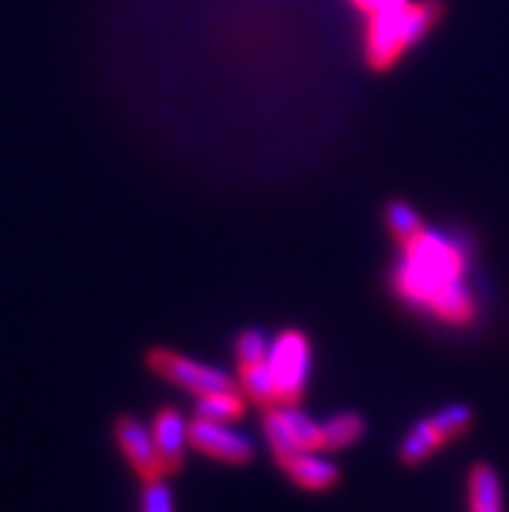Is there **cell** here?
<instances>
[{
	"mask_svg": "<svg viewBox=\"0 0 509 512\" xmlns=\"http://www.w3.org/2000/svg\"><path fill=\"white\" fill-rule=\"evenodd\" d=\"M473 409L465 403H450L445 409H439L437 414L424 416L419 422L408 429V435L403 437L398 448L400 463L406 466H421L429 458L439 453V450L463 437L468 429L473 427Z\"/></svg>",
	"mask_w": 509,
	"mask_h": 512,
	"instance_id": "obj_3",
	"label": "cell"
},
{
	"mask_svg": "<svg viewBox=\"0 0 509 512\" xmlns=\"http://www.w3.org/2000/svg\"><path fill=\"white\" fill-rule=\"evenodd\" d=\"M151 432H154L156 448L167 466V474H177L185 466V455L190 448V422L177 409H162L156 411Z\"/></svg>",
	"mask_w": 509,
	"mask_h": 512,
	"instance_id": "obj_10",
	"label": "cell"
},
{
	"mask_svg": "<svg viewBox=\"0 0 509 512\" xmlns=\"http://www.w3.org/2000/svg\"><path fill=\"white\" fill-rule=\"evenodd\" d=\"M364 419L354 411H343V414L330 416L328 422H323L325 432V453H338V450H346L351 445L364 437Z\"/></svg>",
	"mask_w": 509,
	"mask_h": 512,
	"instance_id": "obj_14",
	"label": "cell"
},
{
	"mask_svg": "<svg viewBox=\"0 0 509 512\" xmlns=\"http://www.w3.org/2000/svg\"><path fill=\"white\" fill-rule=\"evenodd\" d=\"M465 492H468V512H504L502 476L491 463H473Z\"/></svg>",
	"mask_w": 509,
	"mask_h": 512,
	"instance_id": "obj_11",
	"label": "cell"
},
{
	"mask_svg": "<svg viewBox=\"0 0 509 512\" xmlns=\"http://www.w3.org/2000/svg\"><path fill=\"white\" fill-rule=\"evenodd\" d=\"M234 351H237L239 364L263 362V359H268V354H271V341L265 338L263 331H242L237 336Z\"/></svg>",
	"mask_w": 509,
	"mask_h": 512,
	"instance_id": "obj_17",
	"label": "cell"
},
{
	"mask_svg": "<svg viewBox=\"0 0 509 512\" xmlns=\"http://www.w3.org/2000/svg\"><path fill=\"white\" fill-rule=\"evenodd\" d=\"M312 362V346L310 338L302 331H284L271 341V364L273 380H276L278 403H299L307 388V377H310Z\"/></svg>",
	"mask_w": 509,
	"mask_h": 512,
	"instance_id": "obj_5",
	"label": "cell"
},
{
	"mask_svg": "<svg viewBox=\"0 0 509 512\" xmlns=\"http://www.w3.org/2000/svg\"><path fill=\"white\" fill-rule=\"evenodd\" d=\"M393 271V289L406 305L432 312L447 325H471L478 299L468 281V253L455 237L424 229L408 240Z\"/></svg>",
	"mask_w": 509,
	"mask_h": 512,
	"instance_id": "obj_1",
	"label": "cell"
},
{
	"mask_svg": "<svg viewBox=\"0 0 509 512\" xmlns=\"http://www.w3.org/2000/svg\"><path fill=\"white\" fill-rule=\"evenodd\" d=\"M190 448L226 466H247L255 458V445L250 437L237 432L232 424L198 416L190 422Z\"/></svg>",
	"mask_w": 509,
	"mask_h": 512,
	"instance_id": "obj_7",
	"label": "cell"
},
{
	"mask_svg": "<svg viewBox=\"0 0 509 512\" xmlns=\"http://www.w3.org/2000/svg\"><path fill=\"white\" fill-rule=\"evenodd\" d=\"M385 221H387V229L393 234L398 245H406L408 240H413L416 234L424 232V221L421 216L416 214V208L406 201H393L387 206L385 211Z\"/></svg>",
	"mask_w": 509,
	"mask_h": 512,
	"instance_id": "obj_15",
	"label": "cell"
},
{
	"mask_svg": "<svg viewBox=\"0 0 509 512\" xmlns=\"http://www.w3.org/2000/svg\"><path fill=\"white\" fill-rule=\"evenodd\" d=\"M149 367L151 372H156L162 380L187 390V393L195 398L237 385L224 370H216L211 364L195 362V359L185 357V354L172 349L149 351Z\"/></svg>",
	"mask_w": 509,
	"mask_h": 512,
	"instance_id": "obj_6",
	"label": "cell"
},
{
	"mask_svg": "<svg viewBox=\"0 0 509 512\" xmlns=\"http://www.w3.org/2000/svg\"><path fill=\"white\" fill-rule=\"evenodd\" d=\"M278 468L289 476L294 487L302 492H328L341 481V468L330 461L323 450H302V453L278 455Z\"/></svg>",
	"mask_w": 509,
	"mask_h": 512,
	"instance_id": "obj_9",
	"label": "cell"
},
{
	"mask_svg": "<svg viewBox=\"0 0 509 512\" xmlns=\"http://www.w3.org/2000/svg\"><path fill=\"white\" fill-rule=\"evenodd\" d=\"M247 411V396L239 390V385L226 390H216L208 396H200L195 403V416L198 419H211V422H239Z\"/></svg>",
	"mask_w": 509,
	"mask_h": 512,
	"instance_id": "obj_12",
	"label": "cell"
},
{
	"mask_svg": "<svg viewBox=\"0 0 509 512\" xmlns=\"http://www.w3.org/2000/svg\"><path fill=\"white\" fill-rule=\"evenodd\" d=\"M239 390L245 393L247 401L258 403L263 409L278 406V393H276V380H273L271 364L268 359L263 362H250L239 364V377H237Z\"/></svg>",
	"mask_w": 509,
	"mask_h": 512,
	"instance_id": "obj_13",
	"label": "cell"
},
{
	"mask_svg": "<svg viewBox=\"0 0 509 512\" xmlns=\"http://www.w3.org/2000/svg\"><path fill=\"white\" fill-rule=\"evenodd\" d=\"M115 440L128 466L136 471L141 481L169 476L162 455H159V448H156L154 432L141 419H136V416H120L115 422Z\"/></svg>",
	"mask_w": 509,
	"mask_h": 512,
	"instance_id": "obj_8",
	"label": "cell"
},
{
	"mask_svg": "<svg viewBox=\"0 0 509 512\" xmlns=\"http://www.w3.org/2000/svg\"><path fill=\"white\" fill-rule=\"evenodd\" d=\"M263 435L273 458L302 453V450H323L325 453L323 424L315 422L310 414H304L299 403H278V406L265 409Z\"/></svg>",
	"mask_w": 509,
	"mask_h": 512,
	"instance_id": "obj_4",
	"label": "cell"
},
{
	"mask_svg": "<svg viewBox=\"0 0 509 512\" xmlns=\"http://www.w3.org/2000/svg\"><path fill=\"white\" fill-rule=\"evenodd\" d=\"M367 63L374 71H390L413 45H419L442 19L439 0H406L367 16Z\"/></svg>",
	"mask_w": 509,
	"mask_h": 512,
	"instance_id": "obj_2",
	"label": "cell"
},
{
	"mask_svg": "<svg viewBox=\"0 0 509 512\" xmlns=\"http://www.w3.org/2000/svg\"><path fill=\"white\" fill-rule=\"evenodd\" d=\"M167 479L169 476L143 481L141 512H174L172 487H169Z\"/></svg>",
	"mask_w": 509,
	"mask_h": 512,
	"instance_id": "obj_16",
	"label": "cell"
}]
</instances>
